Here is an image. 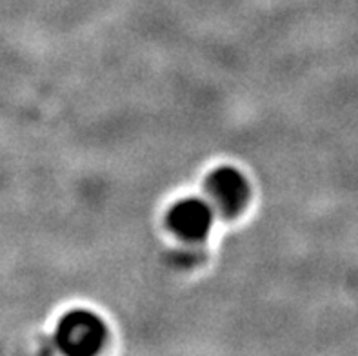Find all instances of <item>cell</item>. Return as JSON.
Returning a JSON list of instances; mask_svg holds the SVG:
<instances>
[{
	"mask_svg": "<svg viewBox=\"0 0 358 356\" xmlns=\"http://www.w3.org/2000/svg\"><path fill=\"white\" fill-rule=\"evenodd\" d=\"M206 193L215 213L218 211L224 217H235L250 202L251 185L241 169L220 166L208 175Z\"/></svg>",
	"mask_w": 358,
	"mask_h": 356,
	"instance_id": "2",
	"label": "cell"
},
{
	"mask_svg": "<svg viewBox=\"0 0 358 356\" xmlns=\"http://www.w3.org/2000/svg\"><path fill=\"white\" fill-rule=\"evenodd\" d=\"M215 224V209L204 199L187 197L171 206L168 226L180 240L200 242L208 238Z\"/></svg>",
	"mask_w": 358,
	"mask_h": 356,
	"instance_id": "3",
	"label": "cell"
},
{
	"mask_svg": "<svg viewBox=\"0 0 358 356\" xmlns=\"http://www.w3.org/2000/svg\"><path fill=\"white\" fill-rule=\"evenodd\" d=\"M108 327L90 309H71L62 316L55 329V343L66 355L90 356L102 349Z\"/></svg>",
	"mask_w": 358,
	"mask_h": 356,
	"instance_id": "1",
	"label": "cell"
}]
</instances>
